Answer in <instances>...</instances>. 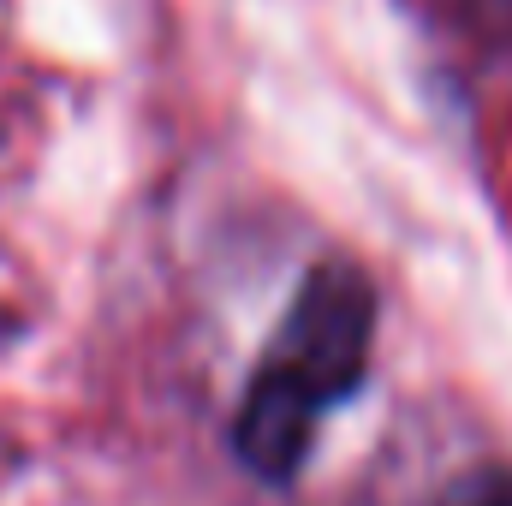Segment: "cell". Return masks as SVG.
Segmentation results:
<instances>
[{
  "label": "cell",
  "instance_id": "7a4b0ae2",
  "mask_svg": "<svg viewBox=\"0 0 512 506\" xmlns=\"http://www.w3.org/2000/svg\"><path fill=\"white\" fill-rule=\"evenodd\" d=\"M435 506H512V471H471Z\"/></svg>",
  "mask_w": 512,
  "mask_h": 506
},
{
  "label": "cell",
  "instance_id": "6da1fadb",
  "mask_svg": "<svg viewBox=\"0 0 512 506\" xmlns=\"http://www.w3.org/2000/svg\"><path fill=\"white\" fill-rule=\"evenodd\" d=\"M376 346V292L352 262H322L298 286L286 322L274 328L251 393L233 423V447L256 477L286 483L334 405H346L370 376Z\"/></svg>",
  "mask_w": 512,
  "mask_h": 506
}]
</instances>
